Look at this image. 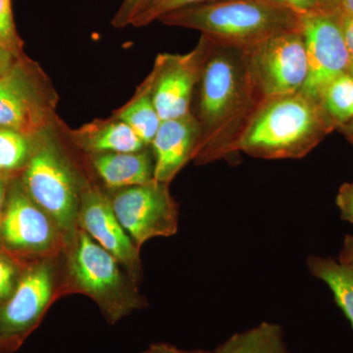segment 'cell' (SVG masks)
<instances>
[{"label":"cell","mask_w":353,"mask_h":353,"mask_svg":"<svg viewBox=\"0 0 353 353\" xmlns=\"http://www.w3.org/2000/svg\"><path fill=\"white\" fill-rule=\"evenodd\" d=\"M270 1L285 9H289L299 16L322 8L319 0H270Z\"/></svg>","instance_id":"28"},{"label":"cell","mask_w":353,"mask_h":353,"mask_svg":"<svg viewBox=\"0 0 353 353\" xmlns=\"http://www.w3.org/2000/svg\"><path fill=\"white\" fill-rule=\"evenodd\" d=\"M77 226L111 253L139 284L143 276L141 250L116 217L109 197L99 188L83 189Z\"/></svg>","instance_id":"13"},{"label":"cell","mask_w":353,"mask_h":353,"mask_svg":"<svg viewBox=\"0 0 353 353\" xmlns=\"http://www.w3.org/2000/svg\"><path fill=\"white\" fill-rule=\"evenodd\" d=\"M20 58L11 51L0 46V79L15 66Z\"/></svg>","instance_id":"30"},{"label":"cell","mask_w":353,"mask_h":353,"mask_svg":"<svg viewBox=\"0 0 353 353\" xmlns=\"http://www.w3.org/2000/svg\"><path fill=\"white\" fill-rule=\"evenodd\" d=\"M92 163L109 189H125L154 180V157L145 150L139 152L94 154Z\"/></svg>","instance_id":"16"},{"label":"cell","mask_w":353,"mask_h":353,"mask_svg":"<svg viewBox=\"0 0 353 353\" xmlns=\"http://www.w3.org/2000/svg\"><path fill=\"white\" fill-rule=\"evenodd\" d=\"M61 256L28 262L13 294L0 307V343L4 353L17 350L57 301Z\"/></svg>","instance_id":"7"},{"label":"cell","mask_w":353,"mask_h":353,"mask_svg":"<svg viewBox=\"0 0 353 353\" xmlns=\"http://www.w3.org/2000/svg\"><path fill=\"white\" fill-rule=\"evenodd\" d=\"M152 0H123L119 10L112 19V24L116 29H122L132 24L134 20L145 11Z\"/></svg>","instance_id":"25"},{"label":"cell","mask_w":353,"mask_h":353,"mask_svg":"<svg viewBox=\"0 0 353 353\" xmlns=\"http://www.w3.org/2000/svg\"><path fill=\"white\" fill-rule=\"evenodd\" d=\"M319 102L336 129L353 120L352 77L347 73L334 79L323 90Z\"/></svg>","instance_id":"21"},{"label":"cell","mask_w":353,"mask_h":353,"mask_svg":"<svg viewBox=\"0 0 353 353\" xmlns=\"http://www.w3.org/2000/svg\"><path fill=\"white\" fill-rule=\"evenodd\" d=\"M334 129L320 102L299 90L264 101L236 152L260 159H301Z\"/></svg>","instance_id":"2"},{"label":"cell","mask_w":353,"mask_h":353,"mask_svg":"<svg viewBox=\"0 0 353 353\" xmlns=\"http://www.w3.org/2000/svg\"><path fill=\"white\" fill-rule=\"evenodd\" d=\"M336 202L340 209L341 219L353 224V182L341 185Z\"/></svg>","instance_id":"26"},{"label":"cell","mask_w":353,"mask_h":353,"mask_svg":"<svg viewBox=\"0 0 353 353\" xmlns=\"http://www.w3.org/2000/svg\"><path fill=\"white\" fill-rule=\"evenodd\" d=\"M307 57L308 76L301 92L319 101L334 79L347 73V52L338 10L320 8L299 16Z\"/></svg>","instance_id":"11"},{"label":"cell","mask_w":353,"mask_h":353,"mask_svg":"<svg viewBox=\"0 0 353 353\" xmlns=\"http://www.w3.org/2000/svg\"><path fill=\"white\" fill-rule=\"evenodd\" d=\"M0 353H4L3 348H2L1 343H0Z\"/></svg>","instance_id":"36"},{"label":"cell","mask_w":353,"mask_h":353,"mask_svg":"<svg viewBox=\"0 0 353 353\" xmlns=\"http://www.w3.org/2000/svg\"><path fill=\"white\" fill-rule=\"evenodd\" d=\"M63 259L57 299L85 294L99 305L110 324L145 305L139 283L81 228H77L67 243Z\"/></svg>","instance_id":"3"},{"label":"cell","mask_w":353,"mask_h":353,"mask_svg":"<svg viewBox=\"0 0 353 353\" xmlns=\"http://www.w3.org/2000/svg\"><path fill=\"white\" fill-rule=\"evenodd\" d=\"M26 194L50 216L68 241L75 234L81 194L75 172L46 134L39 139L31 159L21 173Z\"/></svg>","instance_id":"5"},{"label":"cell","mask_w":353,"mask_h":353,"mask_svg":"<svg viewBox=\"0 0 353 353\" xmlns=\"http://www.w3.org/2000/svg\"><path fill=\"white\" fill-rule=\"evenodd\" d=\"M114 117L131 127L146 146L152 145L162 121L153 101L150 76L139 85L131 101L116 111Z\"/></svg>","instance_id":"17"},{"label":"cell","mask_w":353,"mask_h":353,"mask_svg":"<svg viewBox=\"0 0 353 353\" xmlns=\"http://www.w3.org/2000/svg\"><path fill=\"white\" fill-rule=\"evenodd\" d=\"M199 139V127L192 113L162 121L152 145L154 180L170 185L185 165L192 160Z\"/></svg>","instance_id":"14"},{"label":"cell","mask_w":353,"mask_h":353,"mask_svg":"<svg viewBox=\"0 0 353 353\" xmlns=\"http://www.w3.org/2000/svg\"><path fill=\"white\" fill-rule=\"evenodd\" d=\"M208 48L202 34L196 48L185 54L161 53L150 74L153 101L161 121L192 113V104Z\"/></svg>","instance_id":"12"},{"label":"cell","mask_w":353,"mask_h":353,"mask_svg":"<svg viewBox=\"0 0 353 353\" xmlns=\"http://www.w3.org/2000/svg\"><path fill=\"white\" fill-rule=\"evenodd\" d=\"M58 97L38 64L25 57L0 79V128L39 139L54 125Z\"/></svg>","instance_id":"6"},{"label":"cell","mask_w":353,"mask_h":353,"mask_svg":"<svg viewBox=\"0 0 353 353\" xmlns=\"http://www.w3.org/2000/svg\"><path fill=\"white\" fill-rule=\"evenodd\" d=\"M339 261L353 270V234L345 236Z\"/></svg>","instance_id":"31"},{"label":"cell","mask_w":353,"mask_h":353,"mask_svg":"<svg viewBox=\"0 0 353 353\" xmlns=\"http://www.w3.org/2000/svg\"><path fill=\"white\" fill-rule=\"evenodd\" d=\"M338 14L347 48V74L353 78V17L341 13L339 9Z\"/></svg>","instance_id":"27"},{"label":"cell","mask_w":353,"mask_h":353,"mask_svg":"<svg viewBox=\"0 0 353 353\" xmlns=\"http://www.w3.org/2000/svg\"><path fill=\"white\" fill-rule=\"evenodd\" d=\"M206 38L208 48L194 92L196 108L192 111L199 127L192 157L197 165L236 159L239 139L266 101L253 78L245 48Z\"/></svg>","instance_id":"1"},{"label":"cell","mask_w":353,"mask_h":353,"mask_svg":"<svg viewBox=\"0 0 353 353\" xmlns=\"http://www.w3.org/2000/svg\"><path fill=\"white\" fill-rule=\"evenodd\" d=\"M39 139L0 128V176L17 178L31 159Z\"/></svg>","instance_id":"20"},{"label":"cell","mask_w":353,"mask_h":353,"mask_svg":"<svg viewBox=\"0 0 353 353\" xmlns=\"http://www.w3.org/2000/svg\"><path fill=\"white\" fill-rule=\"evenodd\" d=\"M158 21L196 30L217 43L240 48L299 31V15L270 0H216L174 11Z\"/></svg>","instance_id":"4"},{"label":"cell","mask_w":353,"mask_h":353,"mask_svg":"<svg viewBox=\"0 0 353 353\" xmlns=\"http://www.w3.org/2000/svg\"><path fill=\"white\" fill-rule=\"evenodd\" d=\"M10 180L6 176H0V246L1 245V226L2 219H3L4 208H6V201L7 196V190Z\"/></svg>","instance_id":"32"},{"label":"cell","mask_w":353,"mask_h":353,"mask_svg":"<svg viewBox=\"0 0 353 353\" xmlns=\"http://www.w3.org/2000/svg\"><path fill=\"white\" fill-rule=\"evenodd\" d=\"M141 353H215L214 352H206V350H185L175 347V345H168V343H153Z\"/></svg>","instance_id":"29"},{"label":"cell","mask_w":353,"mask_h":353,"mask_svg":"<svg viewBox=\"0 0 353 353\" xmlns=\"http://www.w3.org/2000/svg\"><path fill=\"white\" fill-rule=\"evenodd\" d=\"M0 46L17 57H24L23 41L14 22L11 0H0Z\"/></svg>","instance_id":"24"},{"label":"cell","mask_w":353,"mask_h":353,"mask_svg":"<svg viewBox=\"0 0 353 353\" xmlns=\"http://www.w3.org/2000/svg\"><path fill=\"white\" fill-rule=\"evenodd\" d=\"M67 243L63 232L26 194L20 180L11 179L2 219V246L19 259L32 261L61 256Z\"/></svg>","instance_id":"8"},{"label":"cell","mask_w":353,"mask_h":353,"mask_svg":"<svg viewBox=\"0 0 353 353\" xmlns=\"http://www.w3.org/2000/svg\"><path fill=\"white\" fill-rule=\"evenodd\" d=\"M215 353H288L284 330L279 324L263 322L239 332L216 348Z\"/></svg>","instance_id":"19"},{"label":"cell","mask_w":353,"mask_h":353,"mask_svg":"<svg viewBox=\"0 0 353 353\" xmlns=\"http://www.w3.org/2000/svg\"><path fill=\"white\" fill-rule=\"evenodd\" d=\"M338 129L340 130L341 134H345V138L353 145V120L339 127Z\"/></svg>","instance_id":"33"},{"label":"cell","mask_w":353,"mask_h":353,"mask_svg":"<svg viewBox=\"0 0 353 353\" xmlns=\"http://www.w3.org/2000/svg\"><path fill=\"white\" fill-rule=\"evenodd\" d=\"M307 268L328 285L334 301L347 318L353 328V270L340 261L312 255L307 259Z\"/></svg>","instance_id":"18"},{"label":"cell","mask_w":353,"mask_h":353,"mask_svg":"<svg viewBox=\"0 0 353 353\" xmlns=\"http://www.w3.org/2000/svg\"><path fill=\"white\" fill-rule=\"evenodd\" d=\"M28 262L0 246V307L13 294Z\"/></svg>","instance_id":"22"},{"label":"cell","mask_w":353,"mask_h":353,"mask_svg":"<svg viewBox=\"0 0 353 353\" xmlns=\"http://www.w3.org/2000/svg\"><path fill=\"white\" fill-rule=\"evenodd\" d=\"M169 185L152 180L117 190L109 199L116 217L139 250L148 240L178 231L180 212Z\"/></svg>","instance_id":"9"},{"label":"cell","mask_w":353,"mask_h":353,"mask_svg":"<svg viewBox=\"0 0 353 353\" xmlns=\"http://www.w3.org/2000/svg\"><path fill=\"white\" fill-rule=\"evenodd\" d=\"M69 134L78 148L92 155L139 152L146 148L131 127L114 116L108 120L92 121Z\"/></svg>","instance_id":"15"},{"label":"cell","mask_w":353,"mask_h":353,"mask_svg":"<svg viewBox=\"0 0 353 353\" xmlns=\"http://www.w3.org/2000/svg\"><path fill=\"white\" fill-rule=\"evenodd\" d=\"M245 50L253 78L265 99L303 90L308 63L301 31L283 32Z\"/></svg>","instance_id":"10"},{"label":"cell","mask_w":353,"mask_h":353,"mask_svg":"<svg viewBox=\"0 0 353 353\" xmlns=\"http://www.w3.org/2000/svg\"><path fill=\"white\" fill-rule=\"evenodd\" d=\"M212 1L216 0H152L145 11L132 22V26L137 28L145 27L174 11Z\"/></svg>","instance_id":"23"},{"label":"cell","mask_w":353,"mask_h":353,"mask_svg":"<svg viewBox=\"0 0 353 353\" xmlns=\"http://www.w3.org/2000/svg\"><path fill=\"white\" fill-rule=\"evenodd\" d=\"M320 6L326 10L336 11L340 6V0H319Z\"/></svg>","instance_id":"35"},{"label":"cell","mask_w":353,"mask_h":353,"mask_svg":"<svg viewBox=\"0 0 353 353\" xmlns=\"http://www.w3.org/2000/svg\"><path fill=\"white\" fill-rule=\"evenodd\" d=\"M339 10L345 15L353 17V0H340Z\"/></svg>","instance_id":"34"}]
</instances>
